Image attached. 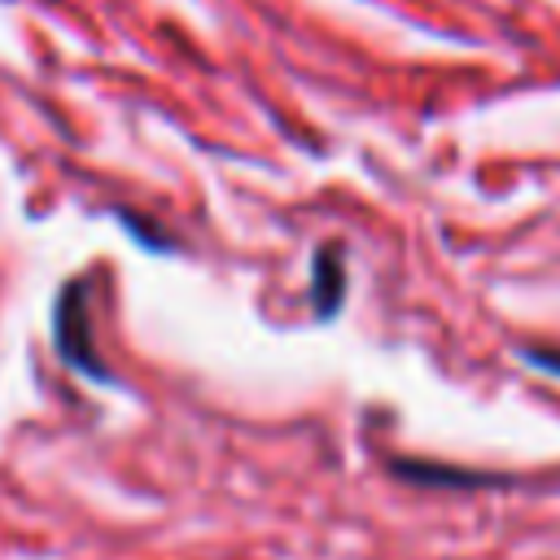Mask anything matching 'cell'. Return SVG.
<instances>
[{
    "mask_svg": "<svg viewBox=\"0 0 560 560\" xmlns=\"http://www.w3.org/2000/svg\"><path fill=\"white\" fill-rule=\"evenodd\" d=\"M83 332H88V319H83V284H70L61 293V306H57V346H61V354H66L70 368H79L88 376H105L101 363H96V354L88 350V337Z\"/></svg>",
    "mask_w": 560,
    "mask_h": 560,
    "instance_id": "1",
    "label": "cell"
},
{
    "mask_svg": "<svg viewBox=\"0 0 560 560\" xmlns=\"http://www.w3.org/2000/svg\"><path fill=\"white\" fill-rule=\"evenodd\" d=\"M315 306H319V315H332L337 311V302H341V284H346V271H341V262H337V249H324L319 254V262H315Z\"/></svg>",
    "mask_w": 560,
    "mask_h": 560,
    "instance_id": "2",
    "label": "cell"
}]
</instances>
